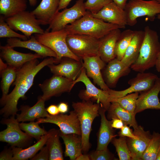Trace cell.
<instances>
[{
    "label": "cell",
    "mask_w": 160,
    "mask_h": 160,
    "mask_svg": "<svg viewBox=\"0 0 160 160\" xmlns=\"http://www.w3.org/2000/svg\"><path fill=\"white\" fill-rule=\"evenodd\" d=\"M58 63L55 58L50 57L39 63L37 59L28 61L17 69V76L13 83L15 87L12 91L2 100L0 104L3 107L0 114L5 118L15 116L18 111V101L20 98L25 99L26 93L33 85L34 78L42 68L46 66Z\"/></svg>",
    "instance_id": "obj_1"
},
{
    "label": "cell",
    "mask_w": 160,
    "mask_h": 160,
    "mask_svg": "<svg viewBox=\"0 0 160 160\" xmlns=\"http://www.w3.org/2000/svg\"><path fill=\"white\" fill-rule=\"evenodd\" d=\"M145 35L139 54L131 66L133 71L144 72L155 66L160 52V42L157 33L148 26L144 29Z\"/></svg>",
    "instance_id": "obj_2"
},
{
    "label": "cell",
    "mask_w": 160,
    "mask_h": 160,
    "mask_svg": "<svg viewBox=\"0 0 160 160\" xmlns=\"http://www.w3.org/2000/svg\"><path fill=\"white\" fill-rule=\"evenodd\" d=\"M65 28L68 34H82L100 39L112 30L120 28L116 25L93 17L87 11L84 15L66 25Z\"/></svg>",
    "instance_id": "obj_3"
},
{
    "label": "cell",
    "mask_w": 160,
    "mask_h": 160,
    "mask_svg": "<svg viewBox=\"0 0 160 160\" xmlns=\"http://www.w3.org/2000/svg\"><path fill=\"white\" fill-rule=\"evenodd\" d=\"M100 103L91 100L73 102L72 107L79 120L81 131L82 152L86 153L90 148L89 136L94 119L100 116Z\"/></svg>",
    "instance_id": "obj_4"
},
{
    "label": "cell",
    "mask_w": 160,
    "mask_h": 160,
    "mask_svg": "<svg viewBox=\"0 0 160 160\" xmlns=\"http://www.w3.org/2000/svg\"><path fill=\"white\" fill-rule=\"evenodd\" d=\"M68 34L65 28L56 31H45L42 34H36L35 36L39 42L56 53L55 59L58 63L64 57L81 61V59L73 53L68 46L66 39Z\"/></svg>",
    "instance_id": "obj_5"
},
{
    "label": "cell",
    "mask_w": 160,
    "mask_h": 160,
    "mask_svg": "<svg viewBox=\"0 0 160 160\" xmlns=\"http://www.w3.org/2000/svg\"><path fill=\"white\" fill-rule=\"evenodd\" d=\"M124 9L127 25L133 26L141 17L146 16L150 20H154L156 16L160 14V3L156 0H129Z\"/></svg>",
    "instance_id": "obj_6"
},
{
    "label": "cell",
    "mask_w": 160,
    "mask_h": 160,
    "mask_svg": "<svg viewBox=\"0 0 160 160\" xmlns=\"http://www.w3.org/2000/svg\"><path fill=\"white\" fill-rule=\"evenodd\" d=\"M66 42L71 52L81 59L99 55L100 39L79 34H68Z\"/></svg>",
    "instance_id": "obj_7"
},
{
    "label": "cell",
    "mask_w": 160,
    "mask_h": 160,
    "mask_svg": "<svg viewBox=\"0 0 160 160\" xmlns=\"http://www.w3.org/2000/svg\"><path fill=\"white\" fill-rule=\"evenodd\" d=\"M19 123L15 116L3 119L1 123L6 125L7 128L0 132V141L8 143L12 147L23 148L28 145L33 138L22 131Z\"/></svg>",
    "instance_id": "obj_8"
},
{
    "label": "cell",
    "mask_w": 160,
    "mask_h": 160,
    "mask_svg": "<svg viewBox=\"0 0 160 160\" xmlns=\"http://www.w3.org/2000/svg\"><path fill=\"white\" fill-rule=\"evenodd\" d=\"M81 82L86 87L85 90L80 91L79 95L82 100L95 101L100 104L106 111L111 104V95L106 91L100 89L93 84L87 76L85 69L83 67L79 76L73 81V86L77 83Z\"/></svg>",
    "instance_id": "obj_9"
},
{
    "label": "cell",
    "mask_w": 160,
    "mask_h": 160,
    "mask_svg": "<svg viewBox=\"0 0 160 160\" xmlns=\"http://www.w3.org/2000/svg\"><path fill=\"white\" fill-rule=\"evenodd\" d=\"M13 30L19 31L28 39L33 34H42L45 31L35 16L31 12L25 11L5 19Z\"/></svg>",
    "instance_id": "obj_10"
},
{
    "label": "cell",
    "mask_w": 160,
    "mask_h": 160,
    "mask_svg": "<svg viewBox=\"0 0 160 160\" xmlns=\"http://www.w3.org/2000/svg\"><path fill=\"white\" fill-rule=\"evenodd\" d=\"M84 0H78L72 7L58 11L45 31H56L65 28L66 25L72 23L86 13Z\"/></svg>",
    "instance_id": "obj_11"
},
{
    "label": "cell",
    "mask_w": 160,
    "mask_h": 160,
    "mask_svg": "<svg viewBox=\"0 0 160 160\" xmlns=\"http://www.w3.org/2000/svg\"><path fill=\"white\" fill-rule=\"evenodd\" d=\"M157 75L152 73L139 72L136 76L130 79L128 84L130 87L121 91L109 89L107 91L111 95V101L113 99L122 97L127 94L135 92H140L151 88L158 78Z\"/></svg>",
    "instance_id": "obj_12"
},
{
    "label": "cell",
    "mask_w": 160,
    "mask_h": 160,
    "mask_svg": "<svg viewBox=\"0 0 160 160\" xmlns=\"http://www.w3.org/2000/svg\"><path fill=\"white\" fill-rule=\"evenodd\" d=\"M39 124L50 123L55 124L64 134H76L81 135L80 123L75 112L72 111L69 114L63 113L56 115L50 114L46 117L37 119Z\"/></svg>",
    "instance_id": "obj_13"
},
{
    "label": "cell",
    "mask_w": 160,
    "mask_h": 160,
    "mask_svg": "<svg viewBox=\"0 0 160 160\" xmlns=\"http://www.w3.org/2000/svg\"><path fill=\"white\" fill-rule=\"evenodd\" d=\"M73 81L65 77L54 75L39 86L43 92L41 98L45 101L53 96H57L65 92H69L73 87Z\"/></svg>",
    "instance_id": "obj_14"
},
{
    "label": "cell",
    "mask_w": 160,
    "mask_h": 160,
    "mask_svg": "<svg viewBox=\"0 0 160 160\" xmlns=\"http://www.w3.org/2000/svg\"><path fill=\"white\" fill-rule=\"evenodd\" d=\"M133 133L137 137V138L126 137L132 160H141L151 138L152 135L149 131H145L140 125L134 129Z\"/></svg>",
    "instance_id": "obj_15"
},
{
    "label": "cell",
    "mask_w": 160,
    "mask_h": 160,
    "mask_svg": "<svg viewBox=\"0 0 160 160\" xmlns=\"http://www.w3.org/2000/svg\"><path fill=\"white\" fill-rule=\"evenodd\" d=\"M160 92V78L158 77L151 88L140 92L137 100L135 114L147 109L160 110V102L158 97Z\"/></svg>",
    "instance_id": "obj_16"
},
{
    "label": "cell",
    "mask_w": 160,
    "mask_h": 160,
    "mask_svg": "<svg viewBox=\"0 0 160 160\" xmlns=\"http://www.w3.org/2000/svg\"><path fill=\"white\" fill-rule=\"evenodd\" d=\"M82 60L83 65L86 70L88 77L92 78L94 82L101 89L107 91L110 88L104 81L101 71L106 65L105 63L101 58L99 55L92 57H85Z\"/></svg>",
    "instance_id": "obj_17"
},
{
    "label": "cell",
    "mask_w": 160,
    "mask_h": 160,
    "mask_svg": "<svg viewBox=\"0 0 160 160\" xmlns=\"http://www.w3.org/2000/svg\"><path fill=\"white\" fill-rule=\"evenodd\" d=\"M92 16L108 23L116 25L120 28H125L127 25L126 13L123 9L112 1L103 7Z\"/></svg>",
    "instance_id": "obj_18"
},
{
    "label": "cell",
    "mask_w": 160,
    "mask_h": 160,
    "mask_svg": "<svg viewBox=\"0 0 160 160\" xmlns=\"http://www.w3.org/2000/svg\"><path fill=\"white\" fill-rule=\"evenodd\" d=\"M59 63L57 65L53 64L47 66L54 75L61 76L73 81L79 76L83 67L81 60L69 57L63 58Z\"/></svg>",
    "instance_id": "obj_19"
},
{
    "label": "cell",
    "mask_w": 160,
    "mask_h": 160,
    "mask_svg": "<svg viewBox=\"0 0 160 160\" xmlns=\"http://www.w3.org/2000/svg\"><path fill=\"white\" fill-rule=\"evenodd\" d=\"M130 68L115 58L108 62L103 69L102 74L104 80L109 88L114 87L120 78L129 73Z\"/></svg>",
    "instance_id": "obj_20"
},
{
    "label": "cell",
    "mask_w": 160,
    "mask_h": 160,
    "mask_svg": "<svg viewBox=\"0 0 160 160\" xmlns=\"http://www.w3.org/2000/svg\"><path fill=\"white\" fill-rule=\"evenodd\" d=\"M0 56L5 60L7 64L18 69L25 63L33 60L42 58L40 55L36 53H25L15 50L13 48L7 44L1 46Z\"/></svg>",
    "instance_id": "obj_21"
},
{
    "label": "cell",
    "mask_w": 160,
    "mask_h": 160,
    "mask_svg": "<svg viewBox=\"0 0 160 160\" xmlns=\"http://www.w3.org/2000/svg\"><path fill=\"white\" fill-rule=\"evenodd\" d=\"M7 43V45L12 48L20 47L29 49L40 55L42 58L57 57L56 54L54 51L39 42L34 36H31L29 39L25 41L16 38H9Z\"/></svg>",
    "instance_id": "obj_22"
},
{
    "label": "cell",
    "mask_w": 160,
    "mask_h": 160,
    "mask_svg": "<svg viewBox=\"0 0 160 160\" xmlns=\"http://www.w3.org/2000/svg\"><path fill=\"white\" fill-rule=\"evenodd\" d=\"M106 111L100 105L99 114L101 117V123L97 135V150L108 148L109 144L115 136L114 129L111 126V121L108 120L106 117Z\"/></svg>",
    "instance_id": "obj_23"
},
{
    "label": "cell",
    "mask_w": 160,
    "mask_h": 160,
    "mask_svg": "<svg viewBox=\"0 0 160 160\" xmlns=\"http://www.w3.org/2000/svg\"><path fill=\"white\" fill-rule=\"evenodd\" d=\"M120 29L112 30L100 39L99 55L105 63L116 58L115 49L116 42L121 32Z\"/></svg>",
    "instance_id": "obj_24"
},
{
    "label": "cell",
    "mask_w": 160,
    "mask_h": 160,
    "mask_svg": "<svg viewBox=\"0 0 160 160\" xmlns=\"http://www.w3.org/2000/svg\"><path fill=\"white\" fill-rule=\"evenodd\" d=\"M60 0H42L40 4L31 12L40 25H49L57 13Z\"/></svg>",
    "instance_id": "obj_25"
},
{
    "label": "cell",
    "mask_w": 160,
    "mask_h": 160,
    "mask_svg": "<svg viewBox=\"0 0 160 160\" xmlns=\"http://www.w3.org/2000/svg\"><path fill=\"white\" fill-rule=\"evenodd\" d=\"M45 101L41 97H39L37 103L33 106H21L19 110L20 113L16 114L18 121L24 122L34 121L36 119L46 117L49 114L45 107Z\"/></svg>",
    "instance_id": "obj_26"
},
{
    "label": "cell",
    "mask_w": 160,
    "mask_h": 160,
    "mask_svg": "<svg viewBox=\"0 0 160 160\" xmlns=\"http://www.w3.org/2000/svg\"><path fill=\"white\" fill-rule=\"evenodd\" d=\"M60 135L65 146V156L68 157L70 160H76L82 153L81 135L76 134H65L60 131Z\"/></svg>",
    "instance_id": "obj_27"
},
{
    "label": "cell",
    "mask_w": 160,
    "mask_h": 160,
    "mask_svg": "<svg viewBox=\"0 0 160 160\" xmlns=\"http://www.w3.org/2000/svg\"><path fill=\"white\" fill-rule=\"evenodd\" d=\"M145 35L144 31H135V33L121 61L130 67L139 56Z\"/></svg>",
    "instance_id": "obj_28"
},
{
    "label": "cell",
    "mask_w": 160,
    "mask_h": 160,
    "mask_svg": "<svg viewBox=\"0 0 160 160\" xmlns=\"http://www.w3.org/2000/svg\"><path fill=\"white\" fill-rule=\"evenodd\" d=\"M51 130L42 136L34 145L24 149L23 148L12 147L13 153L12 160H26L31 159L46 144L51 134Z\"/></svg>",
    "instance_id": "obj_29"
},
{
    "label": "cell",
    "mask_w": 160,
    "mask_h": 160,
    "mask_svg": "<svg viewBox=\"0 0 160 160\" xmlns=\"http://www.w3.org/2000/svg\"><path fill=\"white\" fill-rule=\"evenodd\" d=\"M107 111V119L108 120H111L114 118L119 119L123 121L124 125H129L134 129L138 126L135 119V113L126 110L117 103H111Z\"/></svg>",
    "instance_id": "obj_30"
},
{
    "label": "cell",
    "mask_w": 160,
    "mask_h": 160,
    "mask_svg": "<svg viewBox=\"0 0 160 160\" xmlns=\"http://www.w3.org/2000/svg\"><path fill=\"white\" fill-rule=\"evenodd\" d=\"M27 0H0V14L6 19L26 11Z\"/></svg>",
    "instance_id": "obj_31"
},
{
    "label": "cell",
    "mask_w": 160,
    "mask_h": 160,
    "mask_svg": "<svg viewBox=\"0 0 160 160\" xmlns=\"http://www.w3.org/2000/svg\"><path fill=\"white\" fill-rule=\"evenodd\" d=\"M50 130V135L46 144L49 151V160H63V151L59 139L60 129H52Z\"/></svg>",
    "instance_id": "obj_32"
},
{
    "label": "cell",
    "mask_w": 160,
    "mask_h": 160,
    "mask_svg": "<svg viewBox=\"0 0 160 160\" xmlns=\"http://www.w3.org/2000/svg\"><path fill=\"white\" fill-rule=\"evenodd\" d=\"M135 33V31L127 29L121 32L116 44L115 54L116 58L121 60Z\"/></svg>",
    "instance_id": "obj_33"
},
{
    "label": "cell",
    "mask_w": 160,
    "mask_h": 160,
    "mask_svg": "<svg viewBox=\"0 0 160 160\" xmlns=\"http://www.w3.org/2000/svg\"><path fill=\"white\" fill-rule=\"evenodd\" d=\"M17 69L8 65L6 68L0 71L1 77V88L2 93L0 101L3 100L8 95L10 87L16 79Z\"/></svg>",
    "instance_id": "obj_34"
},
{
    "label": "cell",
    "mask_w": 160,
    "mask_h": 160,
    "mask_svg": "<svg viewBox=\"0 0 160 160\" xmlns=\"http://www.w3.org/2000/svg\"><path fill=\"white\" fill-rule=\"evenodd\" d=\"M160 150V133L153 132L141 160H156Z\"/></svg>",
    "instance_id": "obj_35"
},
{
    "label": "cell",
    "mask_w": 160,
    "mask_h": 160,
    "mask_svg": "<svg viewBox=\"0 0 160 160\" xmlns=\"http://www.w3.org/2000/svg\"><path fill=\"white\" fill-rule=\"evenodd\" d=\"M37 121H31L27 123L22 122L19 123V125L22 130L38 141L42 136L47 134L48 132L44 129L41 127Z\"/></svg>",
    "instance_id": "obj_36"
},
{
    "label": "cell",
    "mask_w": 160,
    "mask_h": 160,
    "mask_svg": "<svg viewBox=\"0 0 160 160\" xmlns=\"http://www.w3.org/2000/svg\"><path fill=\"white\" fill-rule=\"evenodd\" d=\"M111 142L116 148L119 160H132L126 137L119 136L118 138L114 137Z\"/></svg>",
    "instance_id": "obj_37"
},
{
    "label": "cell",
    "mask_w": 160,
    "mask_h": 160,
    "mask_svg": "<svg viewBox=\"0 0 160 160\" xmlns=\"http://www.w3.org/2000/svg\"><path fill=\"white\" fill-rule=\"evenodd\" d=\"M139 94V92L129 94L122 97L114 99L112 100L111 103H117L126 110L131 113H135Z\"/></svg>",
    "instance_id": "obj_38"
},
{
    "label": "cell",
    "mask_w": 160,
    "mask_h": 160,
    "mask_svg": "<svg viewBox=\"0 0 160 160\" xmlns=\"http://www.w3.org/2000/svg\"><path fill=\"white\" fill-rule=\"evenodd\" d=\"M5 19L2 15L0 16V38H16L25 41L28 39L24 35H22L15 31L8 25Z\"/></svg>",
    "instance_id": "obj_39"
},
{
    "label": "cell",
    "mask_w": 160,
    "mask_h": 160,
    "mask_svg": "<svg viewBox=\"0 0 160 160\" xmlns=\"http://www.w3.org/2000/svg\"><path fill=\"white\" fill-rule=\"evenodd\" d=\"M112 1V0H87L84 2V4L87 11L92 14H95Z\"/></svg>",
    "instance_id": "obj_40"
},
{
    "label": "cell",
    "mask_w": 160,
    "mask_h": 160,
    "mask_svg": "<svg viewBox=\"0 0 160 160\" xmlns=\"http://www.w3.org/2000/svg\"><path fill=\"white\" fill-rule=\"evenodd\" d=\"M91 160H111L115 159L114 155L108 148L92 152L89 154Z\"/></svg>",
    "instance_id": "obj_41"
},
{
    "label": "cell",
    "mask_w": 160,
    "mask_h": 160,
    "mask_svg": "<svg viewBox=\"0 0 160 160\" xmlns=\"http://www.w3.org/2000/svg\"><path fill=\"white\" fill-rule=\"evenodd\" d=\"M40 152L36 154L30 160H48L49 159V152L47 145L43 147Z\"/></svg>",
    "instance_id": "obj_42"
},
{
    "label": "cell",
    "mask_w": 160,
    "mask_h": 160,
    "mask_svg": "<svg viewBox=\"0 0 160 160\" xmlns=\"http://www.w3.org/2000/svg\"><path fill=\"white\" fill-rule=\"evenodd\" d=\"M127 125H124L118 133L119 136L136 139L137 137L134 134L132 130Z\"/></svg>",
    "instance_id": "obj_43"
},
{
    "label": "cell",
    "mask_w": 160,
    "mask_h": 160,
    "mask_svg": "<svg viewBox=\"0 0 160 160\" xmlns=\"http://www.w3.org/2000/svg\"><path fill=\"white\" fill-rule=\"evenodd\" d=\"M13 153L12 149H6L1 151L0 154V160H12Z\"/></svg>",
    "instance_id": "obj_44"
},
{
    "label": "cell",
    "mask_w": 160,
    "mask_h": 160,
    "mask_svg": "<svg viewBox=\"0 0 160 160\" xmlns=\"http://www.w3.org/2000/svg\"><path fill=\"white\" fill-rule=\"evenodd\" d=\"M46 110L48 113L51 115H56L59 114L58 106L55 105H51L47 108Z\"/></svg>",
    "instance_id": "obj_45"
},
{
    "label": "cell",
    "mask_w": 160,
    "mask_h": 160,
    "mask_svg": "<svg viewBox=\"0 0 160 160\" xmlns=\"http://www.w3.org/2000/svg\"><path fill=\"white\" fill-rule=\"evenodd\" d=\"M111 126L113 128L121 129L124 125L123 121L119 119L114 118L111 120Z\"/></svg>",
    "instance_id": "obj_46"
},
{
    "label": "cell",
    "mask_w": 160,
    "mask_h": 160,
    "mask_svg": "<svg viewBox=\"0 0 160 160\" xmlns=\"http://www.w3.org/2000/svg\"><path fill=\"white\" fill-rule=\"evenodd\" d=\"M57 106L60 113H61L65 114L68 111V106L66 103L61 102Z\"/></svg>",
    "instance_id": "obj_47"
},
{
    "label": "cell",
    "mask_w": 160,
    "mask_h": 160,
    "mask_svg": "<svg viewBox=\"0 0 160 160\" xmlns=\"http://www.w3.org/2000/svg\"><path fill=\"white\" fill-rule=\"evenodd\" d=\"M72 0H60L58 10L64 9L66 8Z\"/></svg>",
    "instance_id": "obj_48"
},
{
    "label": "cell",
    "mask_w": 160,
    "mask_h": 160,
    "mask_svg": "<svg viewBox=\"0 0 160 160\" xmlns=\"http://www.w3.org/2000/svg\"><path fill=\"white\" fill-rule=\"evenodd\" d=\"M112 1L118 6L124 9L127 0H112Z\"/></svg>",
    "instance_id": "obj_49"
},
{
    "label": "cell",
    "mask_w": 160,
    "mask_h": 160,
    "mask_svg": "<svg viewBox=\"0 0 160 160\" xmlns=\"http://www.w3.org/2000/svg\"><path fill=\"white\" fill-rule=\"evenodd\" d=\"M90 158L89 154L86 153L82 154V153L76 159V160H90Z\"/></svg>",
    "instance_id": "obj_50"
},
{
    "label": "cell",
    "mask_w": 160,
    "mask_h": 160,
    "mask_svg": "<svg viewBox=\"0 0 160 160\" xmlns=\"http://www.w3.org/2000/svg\"><path fill=\"white\" fill-rule=\"evenodd\" d=\"M155 66L157 71L160 73V52L158 56Z\"/></svg>",
    "instance_id": "obj_51"
},
{
    "label": "cell",
    "mask_w": 160,
    "mask_h": 160,
    "mask_svg": "<svg viewBox=\"0 0 160 160\" xmlns=\"http://www.w3.org/2000/svg\"><path fill=\"white\" fill-rule=\"evenodd\" d=\"M0 71H2V70H4L8 66V65L7 64H5L4 63L3 61L2 60V59L1 58H0Z\"/></svg>",
    "instance_id": "obj_52"
},
{
    "label": "cell",
    "mask_w": 160,
    "mask_h": 160,
    "mask_svg": "<svg viewBox=\"0 0 160 160\" xmlns=\"http://www.w3.org/2000/svg\"><path fill=\"white\" fill-rule=\"evenodd\" d=\"M29 4L32 7H34L35 6L37 3V0H28Z\"/></svg>",
    "instance_id": "obj_53"
},
{
    "label": "cell",
    "mask_w": 160,
    "mask_h": 160,
    "mask_svg": "<svg viewBox=\"0 0 160 160\" xmlns=\"http://www.w3.org/2000/svg\"><path fill=\"white\" fill-rule=\"evenodd\" d=\"M156 160H160V150L158 154Z\"/></svg>",
    "instance_id": "obj_54"
},
{
    "label": "cell",
    "mask_w": 160,
    "mask_h": 160,
    "mask_svg": "<svg viewBox=\"0 0 160 160\" xmlns=\"http://www.w3.org/2000/svg\"><path fill=\"white\" fill-rule=\"evenodd\" d=\"M157 18L159 19H160V14H158L157 15Z\"/></svg>",
    "instance_id": "obj_55"
},
{
    "label": "cell",
    "mask_w": 160,
    "mask_h": 160,
    "mask_svg": "<svg viewBox=\"0 0 160 160\" xmlns=\"http://www.w3.org/2000/svg\"><path fill=\"white\" fill-rule=\"evenodd\" d=\"M159 2L160 3V0H156Z\"/></svg>",
    "instance_id": "obj_56"
}]
</instances>
